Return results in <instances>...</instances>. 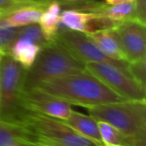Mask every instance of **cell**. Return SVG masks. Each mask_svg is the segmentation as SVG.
Segmentation results:
<instances>
[{
  "label": "cell",
  "mask_w": 146,
  "mask_h": 146,
  "mask_svg": "<svg viewBox=\"0 0 146 146\" xmlns=\"http://www.w3.org/2000/svg\"><path fill=\"white\" fill-rule=\"evenodd\" d=\"M134 0H104V3L110 5L114 4H121V3H127V2H133Z\"/></svg>",
  "instance_id": "d4e9b609"
},
{
  "label": "cell",
  "mask_w": 146,
  "mask_h": 146,
  "mask_svg": "<svg viewBox=\"0 0 146 146\" xmlns=\"http://www.w3.org/2000/svg\"><path fill=\"white\" fill-rule=\"evenodd\" d=\"M80 11L91 12L105 16L115 22H122L126 20H135V6L134 2L121 3V4H106L93 0L89 4L85 5Z\"/></svg>",
  "instance_id": "8fae6325"
},
{
  "label": "cell",
  "mask_w": 146,
  "mask_h": 146,
  "mask_svg": "<svg viewBox=\"0 0 146 146\" xmlns=\"http://www.w3.org/2000/svg\"><path fill=\"white\" fill-rule=\"evenodd\" d=\"M19 27H0V50L7 53L17 39Z\"/></svg>",
  "instance_id": "44dd1931"
},
{
  "label": "cell",
  "mask_w": 146,
  "mask_h": 146,
  "mask_svg": "<svg viewBox=\"0 0 146 146\" xmlns=\"http://www.w3.org/2000/svg\"><path fill=\"white\" fill-rule=\"evenodd\" d=\"M15 146H40L38 143H35V142H31V141H22L19 142L17 145Z\"/></svg>",
  "instance_id": "484cf974"
},
{
  "label": "cell",
  "mask_w": 146,
  "mask_h": 146,
  "mask_svg": "<svg viewBox=\"0 0 146 146\" xmlns=\"http://www.w3.org/2000/svg\"><path fill=\"white\" fill-rule=\"evenodd\" d=\"M87 35L92 42L99 48V50L108 58L117 62H127L114 28L89 33Z\"/></svg>",
  "instance_id": "4fadbf2b"
},
{
  "label": "cell",
  "mask_w": 146,
  "mask_h": 146,
  "mask_svg": "<svg viewBox=\"0 0 146 146\" xmlns=\"http://www.w3.org/2000/svg\"><path fill=\"white\" fill-rule=\"evenodd\" d=\"M5 53L3 52V51H1L0 50V62H1V60H2V57H3V55H4Z\"/></svg>",
  "instance_id": "83f0119b"
},
{
  "label": "cell",
  "mask_w": 146,
  "mask_h": 146,
  "mask_svg": "<svg viewBox=\"0 0 146 146\" xmlns=\"http://www.w3.org/2000/svg\"><path fill=\"white\" fill-rule=\"evenodd\" d=\"M85 69L124 100H145L146 88L128 71L107 62L86 63Z\"/></svg>",
  "instance_id": "8992f818"
},
{
  "label": "cell",
  "mask_w": 146,
  "mask_h": 146,
  "mask_svg": "<svg viewBox=\"0 0 146 146\" xmlns=\"http://www.w3.org/2000/svg\"><path fill=\"white\" fill-rule=\"evenodd\" d=\"M32 1H34L35 3L39 5H42V6H47L51 2V0H32Z\"/></svg>",
  "instance_id": "4316f807"
},
{
  "label": "cell",
  "mask_w": 146,
  "mask_h": 146,
  "mask_svg": "<svg viewBox=\"0 0 146 146\" xmlns=\"http://www.w3.org/2000/svg\"><path fill=\"white\" fill-rule=\"evenodd\" d=\"M24 69L5 53L0 62V119L18 123L24 110L19 103L25 76Z\"/></svg>",
  "instance_id": "5b68a950"
},
{
  "label": "cell",
  "mask_w": 146,
  "mask_h": 146,
  "mask_svg": "<svg viewBox=\"0 0 146 146\" xmlns=\"http://www.w3.org/2000/svg\"><path fill=\"white\" fill-rule=\"evenodd\" d=\"M17 38L26 39V40H29L31 42L35 43V44L39 45L40 47L44 46L45 44L49 42L45 38L39 24H31L27 25V26L19 27Z\"/></svg>",
  "instance_id": "d6986e66"
},
{
  "label": "cell",
  "mask_w": 146,
  "mask_h": 146,
  "mask_svg": "<svg viewBox=\"0 0 146 146\" xmlns=\"http://www.w3.org/2000/svg\"><path fill=\"white\" fill-rule=\"evenodd\" d=\"M35 143L47 146H98L71 129L63 120L24 110L18 120Z\"/></svg>",
  "instance_id": "277c9868"
},
{
  "label": "cell",
  "mask_w": 146,
  "mask_h": 146,
  "mask_svg": "<svg viewBox=\"0 0 146 146\" xmlns=\"http://www.w3.org/2000/svg\"><path fill=\"white\" fill-rule=\"evenodd\" d=\"M135 20L146 25V0H134Z\"/></svg>",
  "instance_id": "603a6c76"
},
{
  "label": "cell",
  "mask_w": 146,
  "mask_h": 146,
  "mask_svg": "<svg viewBox=\"0 0 146 146\" xmlns=\"http://www.w3.org/2000/svg\"><path fill=\"white\" fill-rule=\"evenodd\" d=\"M102 144L105 146H133L129 138L115 127L103 121H97Z\"/></svg>",
  "instance_id": "ac0fdd59"
},
{
  "label": "cell",
  "mask_w": 146,
  "mask_h": 146,
  "mask_svg": "<svg viewBox=\"0 0 146 146\" xmlns=\"http://www.w3.org/2000/svg\"><path fill=\"white\" fill-rule=\"evenodd\" d=\"M40 146H47V145H43V144H39Z\"/></svg>",
  "instance_id": "f1b7e54d"
},
{
  "label": "cell",
  "mask_w": 146,
  "mask_h": 146,
  "mask_svg": "<svg viewBox=\"0 0 146 146\" xmlns=\"http://www.w3.org/2000/svg\"><path fill=\"white\" fill-rule=\"evenodd\" d=\"M63 121L78 134L92 140L98 145H103L98 129L97 120L90 115H84L78 111L71 110L67 119Z\"/></svg>",
  "instance_id": "5bb4252c"
},
{
  "label": "cell",
  "mask_w": 146,
  "mask_h": 146,
  "mask_svg": "<svg viewBox=\"0 0 146 146\" xmlns=\"http://www.w3.org/2000/svg\"><path fill=\"white\" fill-rule=\"evenodd\" d=\"M85 109L95 120L109 123L119 130L133 146H146L145 100H121Z\"/></svg>",
  "instance_id": "7a4b0ae2"
},
{
  "label": "cell",
  "mask_w": 146,
  "mask_h": 146,
  "mask_svg": "<svg viewBox=\"0 0 146 146\" xmlns=\"http://www.w3.org/2000/svg\"><path fill=\"white\" fill-rule=\"evenodd\" d=\"M22 141L34 142L31 134L19 123L0 119V146H15Z\"/></svg>",
  "instance_id": "e0dca14e"
},
{
  "label": "cell",
  "mask_w": 146,
  "mask_h": 146,
  "mask_svg": "<svg viewBox=\"0 0 146 146\" xmlns=\"http://www.w3.org/2000/svg\"><path fill=\"white\" fill-rule=\"evenodd\" d=\"M46 6L27 5L0 14V27H23L38 24Z\"/></svg>",
  "instance_id": "7c38bea8"
},
{
  "label": "cell",
  "mask_w": 146,
  "mask_h": 146,
  "mask_svg": "<svg viewBox=\"0 0 146 146\" xmlns=\"http://www.w3.org/2000/svg\"><path fill=\"white\" fill-rule=\"evenodd\" d=\"M85 70V64L55 40L41 47L34 63L25 71L23 89L38 86L48 80Z\"/></svg>",
  "instance_id": "3957f363"
},
{
  "label": "cell",
  "mask_w": 146,
  "mask_h": 146,
  "mask_svg": "<svg viewBox=\"0 0 146 146\" xmlns=\"http://www.w3.org/2000/svg\"><path fill=\"white\" fill-rule=\"evenodd\" d=\"M145 26L136 20H126L114 27L127 62L146 57Z\"/></svg>",
  "instance_id": "9c48e42d"
},
{
  "label": "cell",
  "mask_w": 146,
  "mask_h": 146,
  "mask_svg": "<svg viewBox=\"0 0 146 146\" xmlns=\"http://www.w3.org/2000/svg\"><path fill=\"white\" fill-rule=\"evenodd\" d=\"M118 23L102 15L75 9H66L60 14V27L85 34L114 28Z\"/></svg>",
  "instance_id": "30bf717a"
},
{
  "label": "cell",
  "mask_w": 146,
  "mask_h": 146,
  "mask_svg": "<svg viewBox=\"0 0 146 146\" xmlns=\"http://www.w3.org/2000/svg\"><path fill=\"white\" fill-rule=\"evenodd\" d=\"M0 14H1V12H0Z\"/></svg>",
  "instance_id": "4dcf8cb0"
},
{
  "label": "cell",
  "mask_w": 146,
  "mask_h": 146,
  "mask_svg": "<svg viewBox=\"0 0 146 146\" xmlns=\"http://www.w3.org/2000/svg\"><path fill=\"white\" fill-rule=\"evenodd\" d=\"M27 5H39L32 0H0V12L4 13ZM42 6V5H40Z\"/></svg>",
  "instance_id": "7402d4cb"
},
{
  "label": "cell",
  "mask_w": 146,
  "mask_h": 146,
  "mask_svg": "<svg viewBox=\"0 0 146 146\" xmlns=\"http://www.w3.org/2000/svg\"><path fill=\"white\" fill-rule=\"evenodd\" d=\"M146 57L141 58L139 60L132 61V62H128L127 69L129 74L138 82L139 84H141L143 87L146 88V73H145V68H146Z\"/></svg>",
  "instance_id": "ffe728a7"
},
{
  "label": "cell",
  "mask_w": 146,
  "mask_h": 146,
  "mask_svg": "<svg viewBox=\"0 0 146 146\" xmlns=\"http://www.w3.org/2000/svg\"><path fill=\"white\" fill-rule=\"evenodd\" d=\"M54 40L67 49L74 57L82 61L84 64L90 62H107L128 71L127 62H117L108 58L85 33L60 27L55 35Z\"/></svg>",
  "instance_id": "52a82bcc"
},
{
  "label": "cell",
  "mask_w": 146,
  "mask_h": 146,
  "mask_svg": "<svg viewBox=\"0 0 146 146\" xmlns=\"http://www.w3.org/2000/svg\"><path fill=\"white\" fill-rule=\"evenodd\" d=\"M51 1H57L61 6L67 7V9H75L80 11L85 5L89 4L93 0H51Z\"/></svg>",
  "instance_id": "cb8c5ba5"
},
{
  "label": "cell",
  "mask_w": 146,
  "mask_h": 146,
  "mask_svg": "<svg viewBox=\"0 0 146 146\" xmlns=\"http://www.w3.org/2000/svg\"><path fill=\"white\" fill-rule=\"evenodd\" d=\"M61 5L57 1H51L44 9L38 24L48 41L54 40L55 35L60 28Z\"/></svg>",
  "instance_id": "2e32d148"
},
{
  "label": "cell",
  "mask_w": 146,
  "mask_h": 146,
  "mask_svg": "<svg viewBox=\"0 0 146 146\" xmlns=\"http://www.w3.org/2000/svg\"><path fill=\"white\" fill-rule=\"evenodd\" d=\"M98 146H105V145H98Z\"/></svg>",
  "instance_id": "f546056e"
},
{
  "label": "cell",
  "mask_w": 146,
  "mask_h": 146,
  "mask_svg": "<svg viewBox=\"0 0 146 146\" xmlns=\"http://www.w3.org/2000/svg\"><path fill=\"white\" fill-rule=\"evenodd\" d=\"M36 87L70 105L84 108L124 100L86 69L45 81Z\"/></svg>",
  "instance_id": "6da1fadb"
},
{
  "label": "cell",
  "mask_w": 146,
  "mask_h": 146,
  "mask_svg": "<svg viewBox=\"0 0 146 146\" xmlns=\"http://www.w3.org/2000/svg\"><path fill=\"white\" fill-rule=\"evenodd\" d=\"M19 103L23 110L65 120L71 112V105L37 87L22 89Z\"/></svg>",
  "instance_id": "ba28073f"
},
{
  "label": "cell",
  "mask_w": 146,
  "mask_h": 146,
  "mask_svg": "<svg viewBox=\"0 0 146 146\" xmlns=\"http://www.w3.org/2000/svg\"><path fill=\"white\" fill-rule=\"evenodd\" d=\"M41 47L35 43L23 38H17L7 54H9L24 69H29L34 63Z\"/></svg>",
  "instance_id": "9a60e30c"
}]
</instances>
